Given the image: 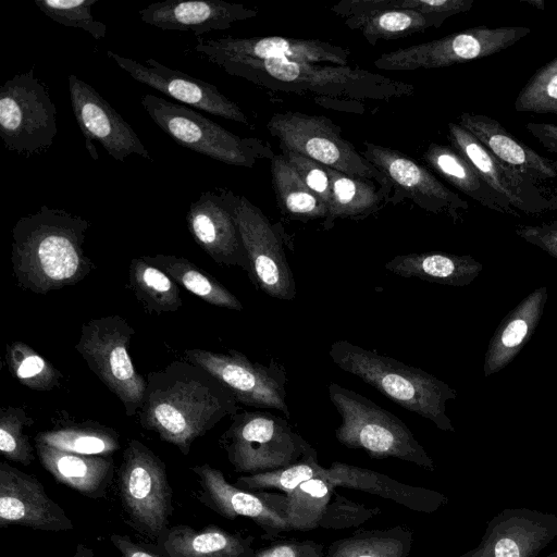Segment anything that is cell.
<instances>
[{
    "label": "cell",
    "instance_id": "5",
    "mask_svg": "<svg viewBox=\"0 0 557 557\" xmlns=\"http://www.w3.org/2000/svg\"><path fill=\"white\" fill-rule=\"evenodd\" d=\"M327 391L342 418L335 430V437L342 445L362 449L374 459L392 457L434 469L431 457L397 416L337 383H331Z\"/></svg>",
    "mask_w": 557,
    "mask_h": 557
},
{
    "label": "cell",
    "instance_id": "34",
    "mask_svg": "<svg viewBox=\"0 0 557 557\" xmlns=\"http://www.w3.org/2000/svg\"><path fill=\"white\" fill-rule=\"evenodd\" d=\"M141 258L165 272L176 283L203 301L216 307L236 311L243 310V305L235 295L186 258L162 253L143 256Z\"/></svg>",
    "mask_w": 557,
    "mask_h": 557
},
{
    "label": "cell",
    "instance_id": "14",
    "mask_svg": "<svg viewBox=\"0 0 557 557\" xmlns=\"http://www.w3.org/2000/svg\"><path fill=\"white\" fill-rule=\"evenodd\" d=\"M233 214L251 265V282L272 298L293 300L296 283L283 231L245 196L235 195Z\"/></svg>",
    "mask_w": 557,
    "mask_h": 557
},
{
    "label": "cell",
    "instance_id": "15",
    "mask_svg": "<svg viewBox=\"0 0 557 557\" xmlns=\"http://www.w3.org/2000/svg\"><path fill=\"white\" fill-rule=\"evenodd\" d=\"M363 148L361 156L393 185V191L398 195L395 202L407 198L428 212L445 214L454 222L462 220L469 203L425 166L391 147L363 141Z\"/></svg>",
    "mask_w": 557,
    "mask_h": 557
},
{
    "label": "cell",
    "instance_id": "10",
    "mask_svg": "<svg viewBox=\"0 0 557 557\" xmlns=\"http://www.w3.org/2000/svg\"><path fill=\"white\" fill-rule=\"evenodd\" d=\"M57 109L48 86L34 70L14 75L0 88V137L22 156L40 154L58 133Z\"/></svg>",
    "mask_w": 557,
    "mask_h": 557
},
{
    "label": "cell",
    "instance_id": "26",
    "mask_svg": "<svg viewBox=\"0 0 557 557\" xmlns=\"http://www.w3.org/2000/svg\"><path fill=\"white\" fill-rule=\"evenodd\" d=\"M253 537L216 525L196 530L186 524L166 528L156 541L164 557H253Z\"/></svg>",
    "mask_w": 557,
    "mask_h": 557
},
{
    "label": "cell",
    "instance_id": "22",
    "mask_svg": "<svg viewBox=\"0 0 557 557\" xmlns=\"http://www.w3.org/2000/svg\"><path fill=\"white\" fill-rule=\"evenodd\" d=\"M22 525L38 531L74 529L64 509L52 500L39 480L2 461L0 463V528Z\"/></svg>",
    "mask_w": 557,
    "mask_h": 557
},
{
    "label": "cell",
    "instance_id": "41",
    "mask_svg": "<svg viewBox=\"0 0 557 557\" xmlns=\"http://www.w3.org/2000/svg\"><path fill=\"white\" fill-rule=\"evenodd\" d=\"M520 113L557 115V58L546 62L528 79L513 102Z\"/></svg>",
    "mask_w": 557,
    "mask_h": 557
},
{
    "label": "cell",
    "instance_id": "44",
    "mask_svg": "<svg viewBox=\"0 0 557 557\" xmlns=\"http://www.w3.org/2000/svg\"><path fill=\"white\" fill-rule=\"evenodd\" d=\"M380 512L381 509L377 507H367L334 492L319 523V528L329 530L354 528L364 523Z\"/></svg>",
    "mask_w": 557,
    "mask_h": 557
},
{
    "label": "cell",
    "instance_id": "47",
    "mask_svg": "<svg viewBox=\"0 0 557 557\" xmlns=\"http://www.w3.org/2000/svg\"><path fill=\"white\" fill-rule=\"evenodd\" d=\"M253 557H325V553L323 545L314 541L288 539L256 550Z\"/></svg>",
    "mask_w": 557,
    "mask_h": 557
},
{
    "label": "cell",
    "instance_id": "53",
    "mask_svg": "<svg viewBox=\"0 0 557 557\" xmlns=\"http://www.w3.org/2000/svg\"><path fill=\"white\" fill-rule=\"evenodd\" d=\"M522 3L531 5L539 10L545 9V1L544 0H521Z\"/></svg>",
    "mask_w": 557,
    "mask_h": 557
},
{
    "label": "cell",
    "instance_id": "46",
    "mask_svg": "<svg viewBox=\"0 0 557 557\" xmlns=\"http://www.w3.org/2000/svg\"><path fill=\"white\" fill-rule=\"evenodd\" d=\"M474 0H394V9L414 10L424 14L448 17L470 11Z\"/></svg>",
    "mask_w": 557,
    "mask_h": 557
},
{
    "label": "cell",
    "instance_id": "51",
    "mask_svg": "<svg viewBox=\"0 0 557 557\" xmlns=\"http://www.w3.org/2000/svg\"><path fill=\"white\" fill-rule=\"evenodd\" d=\"M495 557H520L516 542L510 539H502L495 545Z\"/></svg>",
    "mask_w": 557,
    "mask_h": 557
},
{
    "label": "cell",
    "instance_id": "16",
    "mask_svg": "<svg viewBox=\"0 0 557 557\" xmlns=\"http://www.w3.org/2000/svg\"><path fill=\"white\" fill-rule=\"evenodd\" d=\"M191 471L198 476L199 499L207 507L226 519L246 517L262 531L263 539L276 540L282 533L292 531L287 516L286 494L248 492L226 481L221 470L208 463L195 466Z\"/></svg>",
    "mask_w": 557,
    "mask_h": 557
},
{
    "label": "cell",
    "instance_id": "40",
    "mask_svg": "<svg viewBox=\"0 0 557 557\" xmlns=\"http://www.w3.org/2000/svg\"><path fill=\"white\" fill-rule=\"evenodd\" d=\"M320 467L318 453L312 447L301 460L289 467L270 472L242 475L237 478L234 485L248 492L278 490L288 494L300 483L313 479Z\"/></svg>",
    "mask_w": 557,
    "mask_h": 557
},
{
    "label": "cell",
    "instance_id": "38",
    "mask_svg": "<svg viewBox=\"0 0 557 557\" xmlns=\"http://www.w3.org/2000/svg\"><path fill=\"white\" fill-rule=\"evenodd\" d=\"M335 488L327 478L317 474L286 494V516L290 530L310 531L319 528Z\"/></svg>",
    "mask_w": 557,
    "mask_h": 557
},
{
    "label": "cell",
    "instance_id": "8",
    "mask_svg": "<svg viewBox=\"0 0 557 557\" xmlns=\"http://www.w3.org/2000/svg\"><path fill=\"white\" fill-rule=\"evenodd\" d=\"M135 330L115 314L84 323L75 344L89 369L120 399L126 416L137 413L146 392V379L135 369L128 346Z\"/></svg>",
    "mask_w": 557,
    "mask_h": 557
},
{
    "label": "cell",
    "instance_id": "50",
    "mask_svg": "<svg viewBox=\"0 0 557 557\" xmlns=\"http://www.w3.org/2000/svg\"><path fill=\"white\" fill-rule=\"evenodd\" d=\"M524 127L546 151L557 156L556 123L528 122Z\"/></svg>",
    "mask_w": 557,
    "mask_h": 557
},
{
    "label": "cell",
    "instance_id": "17",
    "mask_svg": "<svg viewBox=\"0 0 557 557\" xmlns=\"http://www.w3.org/2000/svg\"><path fill=\"white\" fill-rule=\"evenodd\" d=\"M448 139L520 214H543L557 210V188L545 186L504 164L458 123H448Z\"/></svg>",
    "mask_w": 557,
    "mask_h": 557
},
{
    "label": "cell",
    "instance_id": "7",
    "mask_svg": "<svg viewBox=\"0 0 557 557\" xmlns=\"http://www.w3.org/2000/svg\"><path fill=\"white\" fill-rule=\"evenodd\" d=\"M220 444L234 470L247 474L289 467L312 448L286 419L263 411L233 414Z\"/></svg>",
    "mask_w": 557,
    "mask_h": 557
},
{
    "label": "cell",
    "instance_id": "18",
    "mask_svg": "<svg viewBox=\"0 0 557 557\" xmlns=\"http://www.w3.org/2000/svg\"><path fill=\"white\" fill-rule=\"evenodd\" d=\"M67 81L71 107L94 160L98 153L92 141H98L111 158L121 162L131 154L151 160L133 127L92 86L74 74Z\"/></svg>",
    "mask_w": 557,
    "mask_h": 557
},
{
    "label": "cell",
    "instance_id": "11",
    "mask_svg": "<svg viewBox=\"0 0 557 557\" xmlns=\"http://www.w3.org/2000/svg\"><path fill=\"white\" fill-rule=\"evenodd\" d=\"M120 498L132 525L156 540L172 512V490L164 462L145 444L131 440L117 471Z\"/></svg>",
    "mask_w": 557,
    "mask_h": 557
},
{
    "label": "cell",
    "instance_id": "31",
    "mask_svg": "<svg viewBox=\"0 0 557 557\" xmlns=\"http://www.w3.org/2000/svg\"><path fill=\"white\" fill-rule=\"evenodd\" d=\"M331 181V201L322 222L331 230L337 219L362 220L379 212L393 197V189L326 168Z\"/></svg>",
    "mask_w": 557,
    "mask_h": 557
},
{
    "label": "cell",
    "instance_id": "6",
    "mask_svg": "<svg viewBox=\"0 0 557 557\" xmlns=\"http://www.w3.org/2000/svg\"><path fill=\"white\" fill-rule=\"evenodd\" d=\"M141 106L176 144L228 165L253 168L275 154L269 143L240 137L195 110L156 95H145Z\"/></svg>",
    "mask_w": 557,
    "mask_h": 557
},
{
    "label": "cell",
    "instance_id": "4",
    "mask_svg": "<svg viewBox=\"0 0 557 557\" xmlns=\"http://www.w3.org/2000/svg\"><path fill=\"white\" fill-rule=\"evenodd\" d=\"M329 355L339 369L358 376L398 406L430 420L442 431H455L446 404L457 398V392L442 380L345 339L334 342Z\"/></svg>",
    "mask_w": 557,
    "mask_h": 557
},
{
    "label": "cell",
    "instance_id": "32",
    "mask_svg": "<svg viewBox=\"0 0 557 557\" xmlns=\"http://www.w3.org/2000/svg\"><path fill=\"white\" fill-rule=\"evenodd\" d=\"M444 22V17L406 9H387L344 21L350 29L360 30L372 46L379 40H394L438 28Z\"/></svg>",
    "mask_w": 557,
    "mask_h": 557
},
{
    "label": "cell",
    "instance_id": "9",
    "mask_svg": "<svg viewBox=\"0 0 557 557\" xmlns=\"http://www.w3.org/2000/svg\"><path fill=\"white\" fill-rule=\"evenodd\" d=\"M267 127L285 148L318 163L354 177L371 180L393 189L388 178L342 137L341 128L330 119L302 112L274 113Z\"/></svg>",
    "mask_w": 557,
    "mask_h": 557
},
{
    "label": "cell",
    "instance_id": "30",
    "mask_svg": "<svg viewBox=\"0 0 557 557\" xmlns=\"http://www.w3.org/2000/svg\"><path fill=\"white\" fill-rule=\"evenodd\" d=\"M385 268L401 277L460 287L471 284L482 272L483 264L468 255L428 251L395 256Z\"/></svg>",
    "mask_w": 557,
    "mask_h": 557
},
{
    "label": "cell",
    "instance_id": "52",
    "mask_svg": "<svg viewBox=\"0 0 557 557\" xmlns=\"http://www.w3.org/2000/svg\"><path fill=\"white\" fill-rule=\"evenodd\" d=\"M71 557H96L95 553L91 548L87 547L86 545L79 543L76 546L75 554Z\"/></svg>",
    "mask_w": 557,
    "mask_h": 557
},
{
    "label": "cell",
    "instance_id": "27",
    "mask_svg": "<svg viewBox=\"0 0 557 557\" xmlns=\"http://www.w3.org/2000/svg\"><path fill=\"white\" fill-rule=\"evenodd\" d=\"M317 474L327 478L335 487L363 491L396 502L416 511L431 512L442 500V495L422 487L403 484L370 469L334 461L321 467Z\"/></svg>",
    "mask_w": 557,
    "mask_h": 557
},
{
    "label": "cell",
    "instance_id": "25",
    "mask_svg": "<svg viewBox=\"0 0 557 557\" xmlns=\"http://www.w3.org/2000/svg\"><path fill=\"white\" fill-rule=\"evenodd\" d=\"M547 299V287H537L503 318L487 344L483 363L485 377L508 366L531 339Z\"/></svg>",
    "mask_w": 557,
    "mask_h": 557
},
{
    "label": "cell",
    "instance_id": "43",
    "mask_svg": "<svg viewBox=\"0 0 557 557\" xmlns=\"http://www.w3.org/2000/svg\"><path fill=\"white\" fill-rule=\"evenodd\" d=\"M33 419L22 408L0 409V451L14 462L28 466L34 460L33 447L23 429L33 424Z\"/></svg>",
    "mask_w": 557,
    "mask_h": 557
},
{
    "label": "cell",
    "instance_id": "42",
    "mask_svg": "<svg viewBox=\"0 0 557 557\" xmlns=\"http://www.w3.org/2000/svg\"><path fill=\"white\" fill-rule=\"evenodd\" d=\"M98 0H35V5L50 20L82 28L95 39L106 37L107 25L94 17L91 8Z\"/></svg>",
    "mask_w": 557,
    "mask_h": 557
},
{
    "label": "cell",
    "instance_id": "20",
    "mask_svg": "<svg viewBox=\"0 0 557 557\" xmlns=\"http://www.w3.org/2000/svg\"><path fill=\"white\" fill-rule=\"evenodd\" d=\"M120 69L135 81L199 110L234 122L249 125V121L239 106L220 92L216 86L189 76L178 70L170 69L149 58L146 65L133 59L107 51Z\"/></svg>",
    "mask_w": 557,
    "mask_h": 557
},
{
    "label": "cell",
    "instance_id": "2",
    "mask_svg": "<svg viewBox=\"0 0 557 557\" xmlns=\"http://www.w3.org/2000/svg\"><path fill=\"white\" fill-rule=\"evenodd\" d=\"M89 226L87 219L48 206L18 219L11 252L16 284L48 294L84 280L95 267L83 249Z\"/></svg>",
    "mask_w": 557,
    "mask_h": 557
},
{
    "label": "cell",
    "instance_id": "19",
    "mask_svg": "<svg viewBox=\"0 0 557 557\" xmlns=\"http://www.w3.org/2000/svg\"><path fill=\"white\" fill-rule=\"evenodd\" d=\"M235 193L226 188L202 191L190 203L186 223L198 246L216 263L239 267L251 278V265L233 214Z\"/></svg>",
    "mask_w": 557,
    "mask_h": 557
},
{
    "label": "cell",
    "instance_id": "36",
    "mask_svg": "<svg viewBox=\"0 0 557 557\" xmlns=\"http://www.w3.org/2000/svg\"><path fill=\"white\" fill-rule=\"evenodd\" d=\"M128 283L148 312H173L183 305L177 283L141 257L131 260Z\"/></svg>",
    "mask_w": 557,
    "mask_h": 557
},
{
    "label": "cell",
    "instance_id": "39",
    "mask_svg": "<svg viewBox=\"0 0 557 557\" xmlns=\"http://www.w3.org/2000/svg\"><path fill=\"white\" fill-rule=\"evenodd\" d=\"M5 360L12 375L24 386L39 392L55 388L62 374L27 344L7 345Z\"/></svg>",
    "mask_w": 557,
    "mask_h": 557
},
{
    "label": "cell",
    "instance_id": "37",
    "mask_svg": "<svg viewBox=\"0 0 557 557\" xmlns=\"http://www.w3.org/2000/svg\"><path fill=\"white\" fill-rule=\"evenodd\" d=\"M41 443L64 451L108 457L120 448L115 430L95 423L70 424L39 432L35 437Z\"/></svg>",
    "mask_w": 557,
    "mask_h": 557
},
{
    "label": "cell",
    "instance_id": "24",
    "mask_svg": "<svg viewBox=\"0 0 557 557\" xmlns=\"http://www.w3.org/2000/svg\"><path fill=\"white\" fill-rule=\"evenodd\" d=\"M458 124L504 164L540 183L557 178V161L536 152L497 120L481 113L463 112Z\"/></svg>",
    "mask_w": 557,
    "mask_h": 557
},
{
    "label": "cell",
    "instance_id": "28",
    "mask_svg": "<svg viewBox=\"0 0 557 557\" xmlns=\"http://www.w3.org/2000/svg\"><path fill=\"white\" fill-rule=\"evenodd\" d=\"M35 446L41 466L58 482L89 498L106 497L114 469L111 458L69 453L41 443Z\"/></svg>",
    "mask_w": 557,
    "mask_h": 557
},
{
    "label": "cell",
    "instance_id": "23",
    "mask_svg": "<svg viewBox=\"0 0 557 557\" xmlns=\"http://www.w3.org/2000/svg\"><path fill=\"white\" fill-rule=\"evenodd\" d=\"M139 18L162 30H191L196 37L211 30H225L239 21L253 18L258 10L223 0H165L138 12Z\"/></svg>",
    "mask_w": 557,
    "mask_h": 557
},
{
    "label": "cell",
    "instance_id": "1",
    "mask_svg": "<svg viewBox=\"0 0 557 557\" xmlns=\"http://www.w3.org/2000/svg\"><path fill=\"white\" fill-rule=\"evenodd\" d=\"M146 382L139 423L185 456L196 438L239 410L227 387L187 360L148 373Z\"/></svg>",
    "mask_w": 557,
    "mask_h": 557
},
{
    "label": "cell",
    "instance_id": "21",
    "mask_svg": "<svg viewBox=\"0 0 557 557\" xmlns=\"http://www.w3.org/2000/svg\"><path fill=\"white\" fill-rule=\"evenodd\" d=\"M195 51L207 60L220 57L255 60H286L301 63L347 65L350 50L317 39L283 36L237 38L232 36L207 39L197 37Z\"/></svg>",
    "mask_w": 557,
    "mask_h": 557
},
{
    "label": "cell",
    "instance_id": "48",
    "mask_svg": "<svg viewBox=\"0 0 557 557\" xmlns=\"http://www.w3.org/2000/svg\"><path fill=\"white\" fill-rule=\"evenodd\" d=\"M515 233L557 259V220L540 225H518Z\"/></svg>",
    "mask_w": 557,
    "mask_h": 557
},
{
    "label": "cell",
    "instance_id": "13",
    "mask_svg": "<svg viewBox=\"0 0 557 557\" xmlns=\"http://www.w3.org/2000/svg\"><path fill=\"white\" fill-rule=\"evenodd\" d=\"M185 360L209 372L234 395L238 404L275 409L290 417L286 404V372L283 364L271 360L265 366L248 359L240 351L216 352L186 349Z\"/></svg>",
    "mask_w": 557,
    "mask_h": 557
},
{
    "label": "cell",
    "instance_id": "3",
    "mask_svg": "<svg viewBox=\"0 0 557 557\" xmlns=\"http://www.w3.org/2000/svg\"><path fill=\"white\" fill-rule=\"evenodd\" d=\"M208 61L232 76L273 91L311 95L323 107H333L332 103L336 102L389 101L414 91L412 84L348 65L236 57Z\"/></svg>",
    "mask_w": 557,
    "mask_h": 557
},
{
    "label": "cell",
    "instance_id": "45",
    "mask_svg": "<svg viewBox=\"0 0 557 557\" xmlns=\"http://www.w3.org/2000/svg\"><path fill=\"white\" fill-rule=\"evenodd\" d=\"M282 154L296 170L305 185L322 201H331V181L326 166L293 150L281 148Z\"/></svg>",
    "mask_w": 557,
    "mask_h": 557
},
{
    "label": "cell",
    "instance_id": "35",
    "mask_svg": "<svg viewBox=\"0 0 557 557\" xmlns=\"http://www.w3.org/2000/svg\"><path fill=\"white\" fill-rule=\"evenodd\" d=\"M412 544L413 531L408 527L358 530L333 542L325 557H408Z\"/></svg>",
    "mask_w": 557,
    "mask_h": 557
},
{
    "label": "cell",
    "instance_id": "33",
    "mask_svg": "<svg viewBox=\"0 0 557 557\" xmlns=\"http://www.w3.org/2000/svg\"><path fill=\"white\" fill-rule=\"evenodd\" d=\"M272 186L281 210L292 220L325 219L327 207L301 181L283 154L271 160Z\"/></svg>",
    "mask_w": 557,
    "mask_h": 557
},
{
    "label": "cell",
    "instance_id": "29",
    "mask_svg": "<svg viewBox=\"0 0 557 557\" xmlns=\"http://www.w3.org/2000/svg\"><path fill=\"white\" fill-rule=\"evenodd\" d=\"M426 165L455 188L498 213L521 216L478 170L451 146L432 143L422 154Z\"/></svg>",
    "mask_w": 557,
    "mask_h": 557
},
{
    "label": "cell",
    "instance_id": "49",
    "mask_svg": "<svg viewBox=\"0 0 557 557\" xmlns=\"http://www.w3.org/2000/svg\"><path fill=\"white\" fill-rule=\"evenodd\" d=\"M110 541L122 557H164L156 546L136 542L127 535L112 534Z\"/></svg>",
    "mask_w": 557,
    "mask_h": 557
},
{
    "label": "cell",
    "instance_id": "12",
    "mask_svg": "<svg viewBox=\"0 0 557 557\" xmlns=\"http://www.w3.org/2000/svg\"><path fill=\"white\" fill-rule=\"evenodd\" d=\"M531 33L521 25L475 26L440 39L381 54L373 65L384 71L433 70L498 53Z\"/></svg>",
    "mask_w": 557,
    "mask_h": 557
}]
</instances>
